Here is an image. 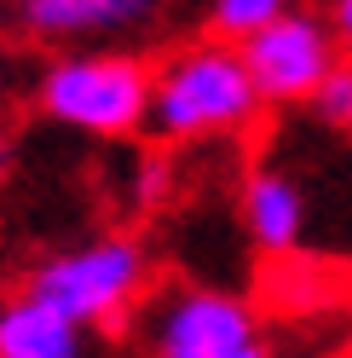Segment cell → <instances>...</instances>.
<instances>
[{"label": "cell", "mask_w": 352, "mask_h": 358, "mask_svg": "<svg viewBox=\"0 0 352 358\" xmlns=\"http://www.w3.org/2000/svg\"><path fill=\"white\" fill-rule=\"evenodd\" d=\"M260 81L249 70L243 47L231 41H196L173 52L156 70L150 93V127L162 139H208V133H237L260 116Z\"/></svg>", "instance_id": "6da1fadb"}, {"label": "cell", "mask_w": 352, "mask_h": 358, "mask_svg": "<svg viewBox=\"0 0 352 358\" xmlns=\"http://www.w3.org/2000/svg\"><path fill=\"white\" fill-rule=\"evenodd\" d=\"M150 93H156V76L127 52H70L52 58L41 76V110L93 139H122L145 127Z\"/></svg>", "instance_id": "7a4b0ae2"}, {"label": "cell", "mask_w": 352, "mask_h": 358, "mask_svg": "<svg viewBox=\"0 0 352 358\" xmlns=\"http://www.w3.org/2000/svg\"><path fill=\"white\" fill-rule=\"evenodd\" d=\"M145 278L150 266L133 237H93L81 249L47 255L24 278V289L58 306L64 318H75L81 329H98V324H122V312L145 295Z\"/></svg>", "instance_id": "3957f363"}, {"label": "cell", "mask_w": 352, "mask_h": 358, "mask_svg": "<svg viewBox=\"0 0 352 358\" xmlns=\"http://www.w3.org/2000/svg\"><path fill=\"white\" fill-rule=\"evenodd\" d=\"M237 47H243V58H249V70L260 81V93H266V104H295V99H318V87L341 64L346 41L335 35L329 17L289 6L283 17H272L266 29L243 35Z\"/></svg>", "instance_id": "277c9868"}, {"label": "cell", "mask_w": 352, "mask_h": 358, "mask_svg": "<svg viewBox=\"0 0 352 358\" xmlns=\"http://www.w3.org/2000/svg\"><path fill=\"white\" fill-rule=\"evenodd\" d=\"M249 341H254L249 301L219 295V289H185L150 324V358H219Z\"/></svg>", "instance_id": "5b68a950"}, {"label": "cell", "mask_w": 352, "mask_h": 358, "mask_svg": "<svg viewBox=\"0 0 352 358\" xmlns=\"http://www.w3.org/2000/svg\"><path fill=\"white\" fill-rule=\"evenodd\" d=\"M243 226L266 255H295L300 249V231H306V196L289 173L277 168H260L249 173L243 185Z\"/></svg>", "instance_id": "8992f818"}, {"label": "cell", "mask_w": 352, "mask_h": 358, "mask_svg": "<svg viewBox=\"0 0 352 358\" xmlns=\"http://www.w3.org/2000/svg\"><path fill=\"white\" fill-rule=\"evenodd\" d=\"M81 352H87L81 324L29 289L0 312V358H81Z\"/></svg>", "instance_id": "52a82bcc"}, {"label": "cell", "mask_w": 352, "mask_h": 358, "mask_svg": "<svg viewBox=\"0 0 352 358\" xmlns=\"http://www.w3.org/2000/svg\"><path fill=\"white\" fill-rule=\"evenodd\" d=\"M156 0H24L17 17L24 29L41 41H64V35H98V29H133L150 17Z\"/></svg>", "instance_id": "ba28073f"}, {"label": "cell", "mask_w": 352, "mask_h": 358, "mask_svg": "<svg viewBox=\"0 0 352 358\" xmlns=\"http://www.w3.org/2000/svg\"><path fill=\"white\" fill-rule=\"evenodd\" d=\"M283 12H289V0H208V29L226 35V41H243Z\"/></svg>", "instance_id": "9c48e42d"}, {"label": "cell", "mask_w": 352, "mask_h": 358, "mask_svg": "<svg viewBox=\"0 0 352 358\" xmlns=\"http://www.w3.org/2000/svg\"><path fill=\"white\" fill-rule=\"evenodd\" d=\"M312 110H318L323 122H346L352 127V64H335V70H329V81L318 87Z\"/></svg>", "instance_id": "30bf717a"}, {"label": "cell", "mask_w": 352, "mask_h": 358, "mask_svg": "<svg viewBox=\"0 0 352 358\" xmlns=\"http://www.w3.org/2000/svg\"><path fill=\"white\" fill-rule=\"evenodd\" d=\"M329 24H335V35L352 47V0H335V6H329Z\"/></svg>", "instance_id": "8fae6325"}, {"label": "cell", "mask_w": 352, "mask_h": 358, "mask_svg": "<svg viewBox=\"0 0 352 358\" xmlns=\"http://www.w3.org/2000/svg\"><path fill=\"white\" fill-rule=\"evenodd\" d=\"M219 358H266V347H260V341H249V347H237V352H219Z\"/></svg>", "instance_id": "7c38bea8"}]
</instances>
